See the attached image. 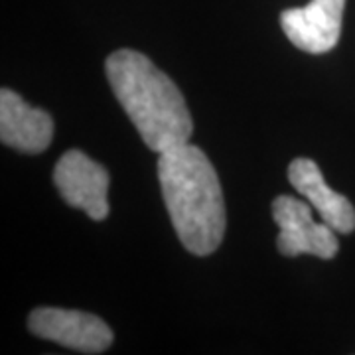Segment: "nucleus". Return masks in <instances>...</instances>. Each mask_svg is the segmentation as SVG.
<instances>
[{"mask_svg": "<svg viewBox=\"0 0 355 355\" xmlns=\"http://www.w3.org/2000/svg\"><path fill=\"white\" fill-rule=\"evenodd\" d=\"M53 139V121L10 89L0 91V140L24 154L44 153Z\"/></svg>", "mask_w": 355, "mask_h": 355, "instance_id": "0eeeda50", "label": "nucleus"}, {"mask_svg": "<svg viewBox=\"0 0 355 355\" xmlns=\"http://www.w3.org/2000/svg\"><path fill=\"white\" fill-rule=\"evenodd\" d=\"M166 209L182 245L198 257L211 254L225 235V202L214 164L190 142L158 158Z\"/></svg>", "mask_w": 355, "mask_h": 355, "instance_id": "f257e3e1", "label": "nucleus"}, {"mask_svg": "<svg viewBox=\"0 0 355 355\" xmlns=\"http://www.w3.org/2000/svg\"><path fill=\"white\" fill-rule=\"evenodd\" d=\"M105 71L116 101L153 153L190 142L193 121L182 91L144 53L114 51L105 62Z\"/></svg>", "mask_w": 355, "mask_h": 355, "instance_id": "f03ea898", "label": "nucleus"}, {"mask_svg": "<svg viewBox=\"0 0 355 355\" xmlns=\"http://www.w3.org/2000/svg\"><path fill=\"white\" fill-rule=\"evenodd\" d=\"M345 0H310L300 8L280 12V26L298 50L326 53L336 48L342 34Z\"/></svg>", "mask_w": 355, "mask_h": 355, "instance_id": "423d86ee", "label": "nucleus"}, {"mask_svg": "<svg viewBox=\"0 0 355 355\" xmlns=\"http://www.w3.org/2000/svg\"><path fill=\"white\" fill-rule=\"evenodd\" d=\"M53 184L64 202L93 221L109 216V172L81 150H67L53 168Z\"/></svg>", "mask_w": 355, "mask_h": 355, "instance_id": "39448f33", "label": "nucleus"}, {"mask_svg": "<svg viewBox=\"0 0 355 355\" xmlns=\"http://www.w3.org/2000/svg\"><path fill=\"white\" fill-rule=\"evenodd\" d=\"M28 330L81 354H103L113 343V330L101 318L81 310L36 308L28 316Z\"/></svg>", "mask_w": 355, "mask_h": 355, "instance_id": "20e7f679", "label": "nucleus"}, {"mask_svg": "<svg viewBox=\"0 0 355 355\" xmlns=\"http://www.w3.org/2000/svg\"><path fill=\"white\" fill-rule=\"evenodd\" d=\"M288 182L292 188L302 193L308 203L316 209L322 221H326L338 233L347 235L355 229V207L352 202L334 191L326 184L320 166L310 158H296L288 166Z\"/></svg>", "mask_w": 355, "mask_h": 355, "instance_id": "6e6552de", "label": "nucleus"}, {"mask_svg": "<svg viewBox=\"0 0 355 355\" xmlns=\"http://www.w3.org/2000/svg\"><path fill=\"white\" fill-rule=\"evenodd\" d=\"M272 217L279 225L277 247L284 257L314 254L330 261L340 251L338 231L326 221H314L312 205L306 202L292 196H279L272 202Z\"/></svg>", "mask_w": 355, "mask_h": 355, "instance_id": "7ed1b4c3", "label": "nucleus"}]
</instances>
